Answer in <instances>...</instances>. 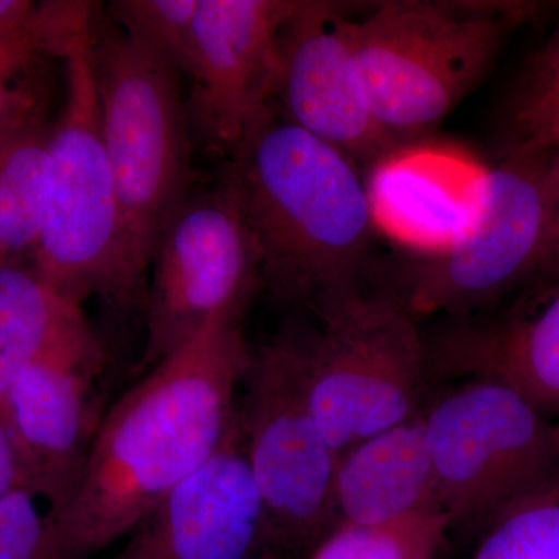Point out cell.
Instances as JSON below:
<instances>
[{
    "mask_svg": "<svg viewBox=\"0 0 559 559\" xmlns=\"http://www.w3.org/2000/svg\"><path fill=\"white\" fill-rule=\"evenodd\" d=\"M248 305L226 308L132 385L98 423L64 506L51 510L60 559H91L156 509L226 443L250 356Z\"/></svg>",
    "mask_w": 559,
    "mask_h": 559,
    "instance_id": "obj_1",
    "label": "cell"
},
{
    "mask_svg": "<svg viewBox=\"0 0 559 559\" xmlns=\"http://www.w3.org/2000/svg\"><path fill=\"white\" fill-rule=\"evenodd\" d=\"M259 253L260 282L318 314L360 288L378 227L358 164L272 109L218 180Z\"/></svg>",
    "mask_w": 559,
    "mask_h": 559,
    "instance_id": "obj_2",
    "label": "cell"
},
{
    "mask_svg": "<svg viewBox=\"0 0 559 559\" xmlns=\"http://www.w3.org/2000/svg\"><path fill=\"white\" fill-rule=\"evenodd\" d=\"M90 53L119 205L121 280L130 308L145 300L146 272L162 234L191 193L194 139L182 76L140 49L97 3Z\"/></svg>",
    "mask_w": 559,
    "mask_h": 559,
    "instance_id": "obj_3",
    "label": "cell"
},
{
    "mask_svg": "<svg viewBox=\"0 0 559 559\" xmlns=\"http://www.w3.org/2000/svg\"><path fill=\"white\" fill-rule=\"evenodd\" d=\"M536 5L524 2L392 0L345 35L374 119L401 146L436 128L479 86L507 35Z\"/></svg>",
    "mask_w": 559,
    "mask_h": 559,
    "instance_id": "obj_4",
    "label": "cell"
},
{
    "mask_svg": "<svg viewBox=\"0 0 559 559\" xmlns=\"http://www.w3.org/2000/svg\"><path fill=\"white\" fill-rule=\"evenodd\" d=\"M316 316V333L293 337L312 417L341 459L425 409V334L400 294L362 286Z\"/></svg>",
    "mask_w": 559,
    "mask_h": 559,
    "instance_id": "obj_5",
    "label": "cell"
},
{
    "mask_svg": "<svg viewBox=\"0 0 559 559\" xmlns=\"http://www.w3.org/2000/svg\"><path fill=\"white\" fill-rule=\"evenodd\" d=\"M64 64L68 92L60 120L51 128L46 212L33 250V271L73 304L100 297L110 307L127 310L119 205L103 142L90 27Z\"/></svg>",
    "mask_w": 559,
    "mask_h": 559,
    "instance_id": "obj_6",
    "label": "cell"
},
{
    "mask_svg": "<svg viewBox=\"0 0 559 559\" xmlns=\"http://www.w3.org/2000/svg\"><path fill=\"white\" fill-rule=\"evenodd\" d=\"M549 154H502L477 176L468 227L404 272L399 294L415 316L480 314L543 285Z\"/></svg>",
    "mask_w": 559,
    "mask_h": 559,
    "instance_id": "obj_7",
    "label": "cell"
},
{
    "mask_svg": "<svg viewBox=\"0 0 559 559\" xmlns=\"http://www.w3.org/2000/svg\"><path fill=\"white\" fill-rule=\"evenodd\" d=\"M246 452L264 506V543L307 554L340 524L336 454L312 417L299 353L282 336L250 358Z\"/></svg>",
    "mask_w": 559,
    "mask_h": 559,
    "instance_id": "obj_8",
    "label": "cell"
},
{
    "mask_svg": "<svg viewBox=\"0 0 559 559\" xmlns=\"http://www.w3.org/2000/svg\"><path fill=\"white\" fill-rule=\"evenodd\" d=\"M423 418L439 506L451 522L491 521L559 471L555 423L499 382L455 385Z\"/></svg>",
    "mask_w": 559,
    "mask_h": 559,
    "instance_id": "obj_9",
    "label": "cell"
},
{
    "mask_svg": "<svg viewBox=\"0 0 559 559\" xmlns=\"http://www.w3.org/2000/svg\"><path fill=\"white\" fill-rule=\"evenodd\" d=\"M146 286L148 370L189 342L216 312L248 305L260 283L259 253L240 210L221 183L180 204L162 234Z\"/></svg>",
    "mask_w": 559,
    "mask_h": 559,
    "instance_id": "obj_10",
    "label": "cell"
},
{
    "mask_svg": "<svg viewBox=\"0 0 559 559\" xmlns=\"http://www.w3.org/2000/svg\"><path fill=\"white\" fill-rule=\"evenodd\" d=\"M300 0H200L187 79L194 143L229 159L274 109L282 33Z\"/></svg>",
    "mask_w": 559,
    "mask_h": 559,
    "instance_id": "obj_11",
    "label": "cell"
},
{
    "mask_svg": "<svg viewBox=\"0 0 559 559\" xmlns=\"http://www.w3.org/2000/svg\"><path fill=\"white\" fill-rule=\"evenodd\" d=\"M277 100L285 119L359 168H377L403 150L374 119L337 3L300 0L286 22Z\"/></svg>",
    "mask_w": 559,
    "mask_h": 559,
    "instance_id": "obj_12",
    "label": "cell"
},
{
    "mask_svg": "<svg viewBox=\"0 0 559 559\" xmlns=\"http://www.w3.org/2000/svg\"><path fill=\"white\" fill-rule=\"evenodd\" d=\"M425 345L428 374L499 382L559 418V280L502 310L451 319L425 334Z\"/></svg>",
    "mask_w": 559,
    "mask_h": 559,
    "instance_id": "obj_13",
    "label": "cell"
},
{
    "mask_svg": "<svg viewBox=\"0 0 559 559\" xmlns=\"http://www.w3.org/2000/svg\"><path fill=\"white\" fill-rule=\"evenodd\" d=\"M264 543V506L240 419L212 459L157 503L108 559H250Z\"/></svg>",
    "mask_w": 559,
    "mask_h": 559,
    "instance_id": "obj_14",
    "label": "cell"
},
{
    "mask_svg": "<svg viewBox=\"0 0 559 559\" xmlns=\"http://www.w3.org/2000/svg\"><path fill=\"white\" fill-rule=\"evenodd\" d=\"M102 360L100 342L36 360L21 371L0 407L25 484L43 492L53 511L79 484L100 423L92 382Z\"/></svg>",
    "mask_w": 559,
    "mask_h": 559,
    "instance_id": "obj_15",
    "label": "cell"
},
{
    "mask_svg": "<svg viewBox=\"0 0 559 559\" xmlns=\"http://www.w3.org/2000/svg\"><path fill=\"white\" fill-rule=\"evenodd\" d=\"M334 498L340 522L352 524H384L443 511L423 412L341 455Z\"/></svg>",
    "mask_w": 559,
    "mask_h": 559,
    "instance_id": "obj_16",
    "label": "cell"
},
{
    "mask_svg": "<svg viewBox=\"0 0 559 559\" xmlns=\"http://www.w3.org/2000/svg\"><path fill=\"white\" fill-rule=\"evenodd\" d=\"M98 344L81 305L35 271L0 264V407L22 370L36 360Z\"/></svg>",
    "mask_w": 559,
    "mask_h": 559,
    "instance_id": "obj_17",
    "label": "cell"
},
{
    "mask_svg": "<svg viewBox=\"0 0 559 559\" xmlns=\"http://www.w3.org/2000/svg\"><path fill=\"white\" fill-rule=\"evenodd\" d=\"M92 2H39L27 28L0 36V132L46 119L43 69L66 60L91 20Z\"/></svg>",
    "mask_w": 559,
    "mask_h": 559,
    "instance_id": "obj_18",
    "label": "cell"
},
{
    "mask_svg": "<svg viewBox=\"0 0 559 559\" xmlns=\"http://www.w3.org/2000/svg\"><path fill=\"white\" fill-rule=\"evenodd\" d=\"M399 154L374 168L369 186L374 216L426 252L444 248L473 218L474 186L457 194L439 173Z\"/></svg>",
    "mask_w": 559,
    "mask_h": 559,
    "instance_id": "obj_19",
    "label": "cell"
},
{
    "mask_svg": "<svg viewBox=\"0 0 559 559\" xmlns=\"http://www.w3.org/2000/svg\"><path fill=\"white\" fill-rule=\"evenodd\" d=\"M53 124L36 121L0 132V252L35 250L43 230Z\"/></svg>",
    "mask_w": 559,
    "mask_h": 559,
    "instance_id": "obj_20",
    "label": "cell"
},
{
    "mask_svg": "<svg viewBox=\"0 0 559 559\" xmlns=\"http://www.w3.org/2000/svg\"><path fill=\"white\" fill-rule=\"evenodd\" d=\"M473 559H559V471L489 521Z\"/></svg>",
    "mask_w": 559,
    "mask_h": 559,
    "instance_id": "obj_21",
    "label": "cell"
},
{
    "mask_svg": "<svg viewBox=\"0 0 559 559\" xmlns=\"http://www.w3.org/2000/svg\"><path fill=\"white\" fill-rule=\"evenodd\" d=\"M451 524L443 511L384 524L340 522L310 559H436Z\"/></svg>",
    "mask_w": 559,
    "mask_h": 559,
    "instance_id": "obj_22",
    "label": "cell"
},
{
    "mask_svg": "<svg viewBox=\"0 0 559 559\" xmlns=\"http://www.w3.org/2000/svg\"><path fill=\"white\" fill-rule=\"evenodd\" d=\"M200 0H116L109 16L135 44L186 79Z\"/></svg>",
    "mask_w": 559,
    "mask_h": 559,
    "instance_id": "obj_23",
    "label": "cell"
},
{
    "mask_svg": "<svg viewBox=\"0 0 559 559\" xmlns=\"http://www.w3.org/2000/svg\"><path fill=\"white\" fill-rule=\"evenodd\" d=\"M53 506L43 492L20 485L0 496V559H60Z\"/></svg>",
    "mask_w": 559,
    "mask_h": 559,
    "instance_id": "obj_24",
    "label": "cell"
},
{
    "mask_svg": "<svg viewBox=\"0 0 559 559\" xmlns=\"http://www.w3.org/2000/svg\"><path fill=\"white\" fill-rule=\"evenodd\" d=\"M502 154H549L559 148V79L527 81L510 109Z\"/></svg>",
    "mask_w": 559,
    "mask_h": 559,
    "instance_id": "obj_25",
    "label": "cell"
},
{
    "mask_svg": "<svg viewBox=\"0 0 559 559\" xmlns=\"http://www.w3.org/2000/svg\"><path fill=\"white\" fill-rule=\"evenodd\" d=\"M546 237H544L543 282L559 280V148L551 151L544 173Z\"/></svg>",
    "mask_w": 559,
    "mask_h": 559,
    "instance_id": "obj_26",
    "label": "cell"
},
{
    "mask_svg": "<svg viewBox=\"0 0 559 559\" xmlns=\"http://www.w3.org/2000/svg\"><path fill=\"white\" fill-rule=\"evenodd\" d=\"M20 485L27 484L24 480L20 455L14 447L9 425L0 411V496Z\"/></svg>",
    "mask_w": 559,
    "mask_h": 559,
    "instance_id": "obj_27",
    "label": "cell"
},
{
    "mask_svg": "<svg viewBox=\"0 0 559 559\" xmlns=\"http://www.w3.org/2000/svg\"><path fill=\"white\" fill-rule=\"evenodd\" d=\"M38 3L32 0H0V36L20 33L32 24Z\"/></svg>",
    "mask_w": 559,
    "mask_h": 559,
    "instance_id": "obj_28",
    "label": "cell"
},
{
    "mask_svg": "<svg viewBox=\"0 0 559 559\" xmlns=\"http://www.w3.org/2000/svg\"><path fill=\"white\" fill-rule=\"evenodd\" d=\"M559 79V28L551 36L530 70L528 81H549Z\"/></svg>",
    "mask_w": 559,
    "mask_h": 559,
    "instance_id": "obj_29",
    "label": "cell"
},
{
    "mask_svg": "<svg viewBox=\"0 0 559 559\" xmlns=\"http://www.w3.org/2000/svg\"><path fill=\"white\" fill-rule=\"evenodd\" d=\"M555 439H557V444L559 448V418L558 421L555 423Z\"/></svg>",
    "mask_w": 559,
    "mask_h": 559,
    "instance_id": "obj_30",
    "label": "cell"
},
{
    "mask_svg": "<svg viewBox=\"0 0 559 559\" xmlns=\"http://www.w3.org/2000/svg\"><path fill=\"white\" fill-rule=\"evenodd\" d=\"M5 261H9L5 259V255H3L2 252H0V264L5 263Z\"/></svg>",
    "mask_w": 559,
    "mask_h": 559,
    "instance_id": "obj_31",
    "label": "cell"
}]
</instances>
